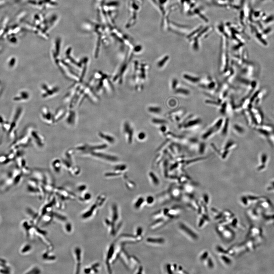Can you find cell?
<instances>
[{
    "label": "cell",
    "instance_id": "obj_13",
    "mask_svg": "<svg viewBox=\"0 0 274 274\" xmlns=\"http://www.w3.org/2000/svg\"><path fill=\"white\" fill-rule=\"evenodd\" d=\"M147 200L146 202H147V203H148L149 204H150L153 203L154 199L152 197L150 196L147 197V200Z\"/></svg>",
    "mask_w": 274,
    "mask_h": 274
},
{
    "label": "cell",
    "instance_id": "obj_15",
    "mask_svg": "<svg viewBox=\"0 0 274 274\" xmlns=\"http://www.w3.org/2000/svg\"><path fill=\"white\" fill-rule=\"evenodd\" d=\"M205 219L204 218H201L200 220H199V227H202V226H203V224L204 223L205 221Z\"/></svg>",
    "mask_w": 274,
    "mask_h": 274
},
{
    "label": "cell",
    "instance_id": "obj_11",
    "mask_svg": "<svg viewBox=\"0 0 274 274\" xmlns=\"http://www.w3.org/2000/svg\"><path fill=\"white\" fill-rule=\"evenodd\" d=\"M208 257V252H205L201 256L200 259L202 260H205L207 259Z\"/></svg>",
    "mask_w": 274,
    "mask_h": 274
},
{
    "label": "cell",
    "instance_id": "obj_5",
    "mask_svg": "<svg viewBox=\"0 0 274 274\" xmlns=\"http://www.w3.org/2000/svg\"><path fill=\"white\" fill-rule=\"evenodd\" d=\"M223 235V237L227 239H231L234 236V233L230 229H228L226 226L225 228L220 233Z\"/></svg>",
    "mask_w": 274,
    "mask_h": 274
},
{
    "label": "cell",
    "instance_id": "obj_2",
    "mask_svg": "<svg viewBox=\"0 0 274 274\" xmlns=\"http://www.w3.org/2000/svg\"><path fill=\"white\" fill-rule=\"evenodd\" d=\"M268 161V157L267 154L262 153L259 157V163L257 170L259 172L265 170Z\"/></svg>",
    "mask_w": 274,
    "mask_h": 274
},
{
    "label": "cell",
    "instance_id": "obj_17",
    "mask_svg": "<svg viewBox=\"0 0 274 274\" xmlns=\"http://www.w3.org/2000/svg\"><path fill=\"white\" fill-rule=\"evenodd\" d=\"M5 122L3 118L0 115V126H1V128L3 126L4 123Z\"/></svg>",
    "mask_w": 274,
    "mask_h": 274
},
{
    "label": "cell",
    "instance_id": "obj_16",
    "mask_svg": "<svg viewBox=\"0 0 274 274\" xmlns=\"http://www.w3.org/2000/svg\"><path fill=\"white\" fill-rule=\"evenodd\" d=\"M66 225V231H68V232L71 231L72 229L71 224H70V223H67Z\"/></svg>",
    "mask_w": 274,
    "mask_h": 274
},
{
    "label": "cell",
    "instance_id": "obj_1",
    "mask_svg": "<svg viewBox=\"0 0 274 274\" xmlns=\"http://www.w3.org/2000/svg\"><path fill=\"white\" fill-rule=\"evenodd\" d=\"M257 131L261 136L274 144V128L268 125L259 126Z\"/></svg>",
    "mask_w": 274,
    "mask_h": 274
},
{
    "label": "cell",
    "instance_id": "obj_4",
    "mask_svg": "<svg viewBox=\"0 0 274 274\" xmlns=\"http://www.w3.org/2000/svg\"><path fill=\"white\" fill-rule=\"evenodd\" d=\"M75 253L76 257V260L77 262V271H80V262L81 260V249L79 248H77L75 249Z\"/></svg>",
    "mask_w": 274,
    "mask_h": 274
},
{
    "label": "cell",
    "instance_id": "obj_14",
    "mask_svg": "<svg viewBox=\"0 0 274 274\" xmlns=\"http://www.w3.org/2000/svg\"><path fill=\"white\" fill-rule=\"evenodd\" d=\"M34 272H35V273H39L40 272V270L39 269H38V268H35L31 270V271H30V272L28 273L34 274Z\"/></svg>",
    "mask_w": 274,
    "mask_h": 274
},
{
    "label": "cell",
    "instance_id": "obj_7",
    "mask_svg": "<svg viewBox=\"0 0 274 274\" xmlns=\"http://www.w3.org/2000/svg\"><path fill=\"white\" fill-rule=\"evenodd\" d=\"M31 249V246L30 244L25 245L21 250V252L22 254L26 253Z\"/></svg>",
    "mask_w": 274,
    "mask_h": 274
},
{
    "label": "cell",
    "instance_id": "obj_12",
    "mask_svg": "<svg viewBox=\"0 0 274 274\" xmlns=\"http://www.w3.org/2000/svg\"><path fill=\"white\" fill-rule=\"evenodd\" d=\"M207 266L209 268H212L214 266L213 263L212 259L211 258H207Z\"/></svg>",
    "mask_w": 274,
    "mask_h": 274
},
{
    "label": "cell",
    "instance_id": "obj_10",
    "mask_svg": "<svg viewBox=\"0 0 274 274\" xmlns=\"http://www.w3.org/2000/svg\"><path fill=\"white\" fill-rule=\"evenodd\" d=\"M221 259L224 262V263L227 264H230L231 263V260L228 257L225 255H223L221 257Z\"/></svg>",
    "mask_w": 274,
    "mask_h": 274
},
{
    "label": "cell",
    "instance_id": "obj_3",
    "mask_svg": "<svg viewBox=\"0 0 274 274\" xmlns=\"http://www.w3.org/2000/svg\"><path fill=\"white\" fill-rule=\"evenodd\" d=\"M180 225V228L182 230L184 231V232L188 234V235H189V236L191 238L194 239H198V236L196 235V234L191 229L186 225H185L182 223Z\"/></svg>",
    "mask_w": 274,
    "mask_h": 274
},
{
    "label": "cell",
    "instance_id": "obj_6",
    "mask_svg": "<svg viewBox=\"0 0 274 274\" xmlns=\"http://www.w3.org/2000/svg\"><path fill=\"white\" fill-rule=\"evenodd\" d=\"M147 241L149 243H158V244H162L165 242L164 239L162 238H149L147 239Z\"/></svg>",
    "mask_w": 274,
    "mask_h": 274
},
{
    "label": "cell",
    "instance_id": "obj_8",
    "mask_svg": "<svg viewBox=\"0 0 274 274\" xmlns=\"http://www.w3.org/2000/svg\"><path fill=\"white\" fill-rule=\"evenodd\" d=\"M155 106H151V107H149L148 109L149 111L151 112H154V113H159L161 111L160 108Z\"/></svg>",
    "mask_w": 274,
    "mask_h": 274
},
{
    "label": "cell",
    "instance_id": "obj_9",
    "mask_svg": "<svg viewBox=\"0 0 274 274\" xmlns=\"http://www.w3.org/2000/svg\"><path fill=\"white\" fill-rule=\"evenodd\" d=\"M16 59L14 57H12L9 59L8 62V65L9 67L12 68L15 65Z\"/></svg>",
    "mask_w": 274,
    "mask_h": 274
},
{
    "label": "cell",
    "instance_id": "obj_18",
    "mask_svg": "<svg viewBox=\"0 0 274 274\" xmlns=\"http://www.w3.org/2000/svg\"><path fill=\"white\" fill-rule=\"evenodd\" d=\"M145 137V134L143 133H141L139 135V139H144Z\"/></svg>",
    "mask_w": 274,
    "mask_h": 274
}]
</instances>
